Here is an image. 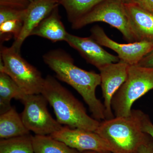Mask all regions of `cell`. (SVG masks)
<instances>
[{"label":"cell","mask_w":153,"mask_h":153,"mask_svg":"<svg viewBox=\"0 0 153 153\" xmlns=\"http://www.w3.org/2000/svg\"><path fill=\"white\" fill-rule=\"evenodd\" d=\"M30 1H33V0H30Z\"/></svg>","instance_id":"cell-29"},{"label":"cell","mask_w":153,"mask_h":153,"mask_svg":"<svg viewBox=\"0 0 153 153\" xmlns=\"http://www.w3.org/2000/svg\"><path fill=\"white\" fill-rule=\"evenodd\" d=\"M30 134L0 141V153H35Z\"/></svg>","instance_id":"cell-19"},{"label":"cell","mask_w":153,"mask_h":153,"mask_svg":"<svg viewBox=\"0 0 153 153\" xmlns=\"http://www.w3.org/2000/svg\"><path fill=\"white\" fill-rule=\"evenodd\" d=\"M41 94L53 108L60 124L94 132L99 126L100 123L89 116L82 103L53 76L44 78Z\"/></svg>","instance_id":"cell-2"},{"label":"cell","mask_w":153,"mask_h":153,"mask_svg":"<svg viewBox=\"0 0 153 153\" xmlns=\"http://www.w3.org/2000/svg\"><path fill=\"white\" fill-rule=\"evenodd\" d=\"M26 94L19 85L4 72H0V113L6 112L12 107L11 101L13 98L22 100Z\"/></svg>","instance_id":"cell-16"},{"label":"cell","mask_w":153,"mask_h":153,"mask_svg":"<svg viewBox=\"0 0 153 153\" xmlns=\"http://www.w3.org/2000/svg\"><path fill=\"white\" fill-rule=\"evenodd\" d=\"M23 22L20 20L7 21L0 24L1 41H6L11 38L12 35L15 40L19 38L23 27Z\"/></svg>","instance_id":"cell-20"},{"label":"cell","mask_w":153,"mask_h":153,"mask_svg":"<svg viewBox=\"0 0 153 153\" xmlns=\"http://www.w3.org/2000/svg\"><path fill=\"white\" fill-rule=\"evenodd\" d=\"M85 152L84 153H100L97 152H94V151H86V152Z\"/></svg>","instance_id":"cell-28"},{"label":"cell","mask_w":153,"mask_h":153,"mask_svg":"<svg viewBox=\"0 0 153 153\" xmlns=\"http://www.w3.org/2000/svg\"><path fill=\"white\" fill-rule=\"evenodd\" d=\"M142 126L143 131L149 135L153 139V124L149 116L145 114L143 116Z\"/></svg>","instance_id":"cell-23"},{"label":"cell","mask_w":153,"mask_h":153,"mask_svg":"<svg viewBox=\"0 0 153 153\" xmlns=\"http://www.w3.org/2000/svg\"><path fill=\"white\" fill-rule=\"evenodd\" d=\"M68 33L61 22L57 7L34 29L30 36H38L56 42L66 41Z\"/></svg>","instance_id":"cell-14"},{"label":"cell","mask_w":153,"mask_h":153,"mask_svg":"<svg viewBox=\"0 0 153 153\" xmlns=\"http://www.w3.org/2000/svg\"><path fill=\"white\" fill-rule=\"evenodd\" d=\"M66 42L77 50L88 63L98 69L107 64L120 61L118 56L107 52L91 36L84 38L68 33Z\"/></svg>","instance_id":"cell-11"},{"label":"cell","mask_w":153,"mask_h":153,"mask_svg":"<svg viewBox=\"0 0 153 153\" xmlns=\"http://www.w3.org/2000/svg\"><path fill=\"white\" fill-rule=\"evenodd\" d=\"M122 2H123L125 4H133L134 2V0H120Z\"/></svg>","instance_id":"cell-27"},{"label":"cell","mask_w":153,"mask_h":153,"mask_svg":"<svg viewBox=\"0 0 153 153\" xmlns=\"http://www.w3.org/2000/svg\"><path fill=\"white\" fill-rule=\"evenodd\" d=\"M0 72L8 74L26 94H41L44 78L13 47L1 46Z\"/></svg>","instance_id":"cell-5"},{"label":"cell","mask_w":153,"mask_h":153,"mask_svg":"<svg viewBox=\"0 0 153 153\" xmlns=\"http://www.w3.org/2000/svg\"><path fill=\"white\" fill-rule=\"evenodd\" d=\"M26 10H18L15 9L0 8V24L7 21L13 20L24 21Z\"/></svg>","instance_id":"cell-21"},{"label":"cell","mask_w":153,"mask_h":153,"mask_svg":"<svg viewBox=\"0 0 153 153\" xmlns=\"http://www.w3.org/2000/svg\"><path fill=\"white\" fill-rule=\"evenodd\" d=\"M129 65L120 60L117 63L107 64L99 69L104 98L105 120L114 118L111 108L114 96L126 81Z\"/></svg>","instance_id":"cell-10"},{"label":"cell","mask_w":153,"mask_h":153,"mask_svg":"<svg viewBox=\"0 0 153 153\" xmlns=\"http://www.w3.org/2000/svg\"><path fill=\"white\" fill-rule=\"evenodd\" d=\"M15 108H12L0 116V138L7 139L30 134Z\"/></svg>","instance_id":"cell-15"},{"label":"cell","mask_w":153,"mask_h":153,"mask_svg":"<svg viewBox=\"0 0 153 153\" xmlns=\"http://www.w3.org/2000/svg\"><path fill=\"white\" fill-rule=\"evenodd\" d=\"M56 0H33L26 9L23 27L19 38L12 47L20 52L25 39L30 36L34 29L59 5Z\"/></svg>","instance_id":"cell-12"},{"label":"cell","mask_w":153,"mask_h":153,"mask_svg":"<svg viewBox=\"0 0 153 153\" xmlns=\"http://www.w3.org/2000/svg\"><path fill=\"white\" fill-rule=\"evenodd\" d=\"M33 145L35 153H80L50 135H36Z\"/></svg>","instance_id":"cell-17"},{"label":"cell","mask_w":153,"mask_h":153,"mask_svg":"<svg viewBox=\"0 0 153 153\" xmlns=\"http://www.w3.org/2000/svg\"><path fill=\"white\" fill-rule=\"evenodd\" d=\"M50 136L80 152L94 151L100 153H111L104 140L94 131L65 126Z\"/></svg>","instance_id":"cell-9"},{"label":"cell","mask_w":153,"mask_h":153,"mask_svg":"<svg viewBox=\"0 0 153 153\" xmlns=\"http://www.w3.org/2000/svg\"><path fill=\"white\" fill-rule=\"evenodd\" d=\"M125 5L136 42L153 41V14L134 3Z\"/></svg>","instance_id":"cell-13"},{"label":"cell","mask_w":153,"mask_h":153,"mask_svg":"<svg viewBox=\"0 0 153 153\" xmlns=\"http://www.w3.org/2000/svg\"><path fill=\"white\" fill-rule=\"evenodd\" d=\"M97 22L107 23L116 28L128 43L136 42L129 24L125 4L120 0H104L71 24L77 30Z\"/></svg>","instance_id":"cell-6"},{"label":"cell","mask_w":153,"mask_h":153,"mask_svg":"<svg viewBox=\"0 0 153 153\" xmlns=\"http://www.w3.org/2000/svg\"><path fill=\"white\" fill-rule=\"evenodd\" d=\"M152 89L153 68L130 65L126 79L111 101L115 117L130 115L134 102Z\"/></svg>","instance_id":"cell-4"},{"label":"cell","mask_w":153,"mask_h":153,"mask_svg":"<svg viewBox=\"0 0 153 153\" xmlns=\"http://www.w3.org/2000/svg\"><path fill=\"white\" fill-rule=\"evenodd\" d=\"M137 65L142 67L153 68V48L143 57Z\"/></svg>","instance_id":"cell-24"},{"label":"cell","mask_w":153,"mask_h":153,"mask_svg":"<svg viewBox=\"0 0 153 153\" xmlns=\"http://www.w3.org/2000/svg\"><path fill=\"white\" fill-rule=\"evenodd\" d=\"M31 2L30 0H0V8L25 10Z\"/></svg>","instance_id":"cell-22"},{"label":"cell","mask_w":153,"mask_h":153,"mask_svg":"<svg viewBox=\"0 0 153 153\" xmlns=\"http://www.w3.org/2000/svg\"><path fill=\"white\" fill-rule=\"evenodd\" d=\"M21 101L25 106L21 117L30 131L36 135H51L62 128V125L48 111V101L42 94H26Z\"/></svg>","instance_id":"cell-7"},{"label":"cell","mask_w":153,"mask_h":153,"mask_svg":"<svg viewBox=\"0 0 153 153\" xmlns=\"http://www.w3.org/2000/svg\"><path fill=\"white\" fill-rule=\"evenodd\" d=\"M138 153H153V139L150 136L140 146Z\"/></svg>","instance_id":"cell-25"},{"label":"cell","mask_w":153,"mask_h":153,"mask_svg":"<svg viewBox=\"0 0 153 153\" xmlns=\"http://www.w3.org/2000/svg\"><path fill=\"white\" fill-rule=\"evenodd\" d=\"M91 37L98 44L112 49L118 54L120 60L129 65H137L153 48V41H137L127 44H120L110 38L98 25L90 30Z\"/></svg>","instance_id":"cell-8"},{"label":"cell","mask_w":153,"mask_h":153,"mask_svg":"<svg viewBox=\"0 0 153 153\" xmlns=\"http://www.w3.org/2000/svg\"><path fill=\"white\" fill-rule=\"evenodd\" d=\"M63 6L71 24L91 10L104 0H56Z\"/></svg>","instance_id":"cell-18"},{"label":"cell","mask_w":153,"mask_h":153,"mask_svg":"<svg viewBox=\"0 0 153 153\" xmlns=\"http://www.w3.org/2000/svg\"><path fill=\"white\" fill-rule=\"evenodd\" d=\"M43 60L59 80L71 85L82 96L94 119L105 120L104 105L95 94L97 87L101 84L100 74L77 67L71 56L61 49L49 51Z\"/></svg>","instance_id":"cell-1"},{"label":"cell","mask_w":153,"mask_h":153,"mask_svg":"<svg viewBox=\"0 0 153 153\" xmlns=\"http://www.w3.org/2000/svg\"></svg>","instance_id":"cell-30"},{"label":"cell","mask_w":153,"mask_h":153,"mask_svg":"<svg viewBox=\"0 0 153 153\" xmlns=\"http://www.w3.org/2000/svg\"><path fill=\"white\" fill-rule=\"evenodd\" d=\"M144 114L132 110L128 116L105 120L95 132L104 140L112 153H138L140 146L149 137L142 130Z\"/></svg>","instance_id":"cell-3"},{"label":"cell","mask_w":153,"mask_h":153,"mask_svg":"<svg viewBox=\"0 0 153 153\" xmlns=\"http://www.w3.org/2000/svg\"><path fill=\"white\" fill-rule=\"evenodd\" d=\"M134 3L153 14V0H134Z\"/></svg>","instance_id":"cell-26"}]
</instances>
